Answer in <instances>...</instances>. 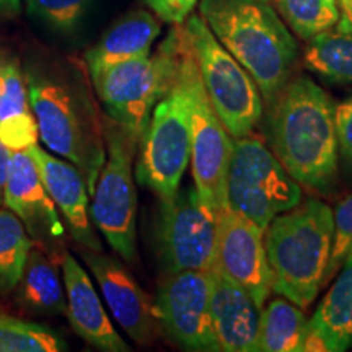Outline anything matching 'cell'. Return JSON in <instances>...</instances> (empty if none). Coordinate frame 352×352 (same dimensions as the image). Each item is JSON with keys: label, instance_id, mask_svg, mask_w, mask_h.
Returning a JSON list of instances; mask_svg holds the SVG:
<instances>
[{"label": "cell", "instance_id": "obj_1", "mask_svg": "<svg viewBox=\"0 0 352 352\" xmlns=\"http://www.w3.org/2000/svg\"><path fill=\"white\" fill-rule=\"evenodd\" d=\"M336 103L305 76L290 78L271 103V151L303 188L334 191L340 175Z\"/></svg>", "mask_w": 352, "mask_h": 352}, {"label": "cell", "instance_id": "obj_2", "mask_svg": "<svg viewBox=\"0 0 352 352\" xmlns=\"http://www.w3.org/2000/svg\"><path fill=\"white\" fill-rule=\"evenodd\" d=\"M199 15L271 104L298 60L296 39L271 0H201Z\"/></svg>", "mask_w": 352, "mask_h": 352}, {"label": "cell", "instance_id": "obj_3", "mask_svg": "<svg viewBox=\"0 0 352 352\" xmlns=\"http://www.w3.org/2000/svg\"><path fill=\"white\" fill-rule=\"evenodd\" d=\"M272 290L307 308L327 284L334 240V214L320 199L300 201L266 228Z\"/></svg>", "mask_w": 352, "mask_h": 352}, {"label": "cell", "instance_id": "obj_4", "mask_svg": "<svg viewBox=\"0 0 352 352\" xmlns=\"http://www.w3.org/2000/svg\"><path fill=\"white\" fill-rule=\"evenodd\" d=\"M26 85L39 139L77 166L91 196L107 160L103 120L91 95L83 87L43 74H30Z\"/></svg>", "mask_w": 352, "mask_h": 352}, {"label": "cell", "instance_id": "obj_5", "mask_svg": "<svg viewBox=\"0 0 352 352\" xmlns=\"http://www.w3.org/2000/svg\"><path fill=\"white\" fill-rule=\"evenodd\" d=\"M195 60L196 54L186 32L175 80L152 109L138 144L135 178L142 186L152 189L160 201L171 199L178 192L191 160L189 72Z\"/></svg>", "mask_w": 352, "mask_h": 352}, {"label": "cell", "instance_id": "obj_6", "mask_svg": "<svg viewBox=\"0 0 352 352\" xmlns=\"http://www.w3.org/2000/svg\"><path fill=\"white\" fill-rule=\"evenodd\" d=\"M184 41V23L173 25L155 54L124 60L90 76L107 116L138 142L152 109L175 80Z\"/></svg>", "mask_w": 352, "mask_h": 352}, {"label": "cell", "instance_id": "obj_7", "mask_svg": "<svg viewBox=\"0 0 352 352\" xmlns=\"http://www.w3.org/2000/svg\"><path fill=\"white\" fill-rule=\"evenodd\" d=\"M300 201L302 186L270 147L252 134L233 139L226 182L227 208L266 232L276 215Z\"/></svg>", "mask_w": 352, "mask_h": 352}, {"label": "cell", "instance_id": "obj_8", "mask_svg": "<svg viewBox=\"0 0 352 352\" xmlns=\"http://www.w3.org/2000/svg\"><path fill=\"white\" fill-rule=\"evenodd\" d=\"M104 126L107 160L91 192L90 217L108 245L127 263L138 261V191L132 158L135 140L108 118Z\"/></svg>", "mask_w": 352, "mask_h": 352}, {"label": "cell", "instance_id": "obj_9", "mask_svg": "<svg viewBox=\"0 0 352 352\" xmlns=\"http://www.w3.org/2000/svg\"><path fill=\"white\" fill-rule=\"evenodd\" d=\"M195 50L202 85L214 111L233 139L254 131L263 116L261 91L243 65L217 41L201 15L184 21Z\"/></svg>", "mask_w": 352, "mask_h": 352}, {"label": "cell", "instance_id": "obj_10", "mask_svg": "<svg viewBox=\"0 0 352 352\" xmlns=\"http://www.w3.org/2000/svg\"><path fill=\"white\" fill-rule=\"evenodd\" d=\"M217 214L195 184L179 188L171 199L160 201L157 246L165 272L206 271L214 266Z\"/></svg>", "mask_w": 352, "mask_h": 352}, {"label": "cell", "instance_id": "obj_11", "mask_svg": "<svg viewBox=\"0 0 352 352\" xmlns=\"http://www.w3.org/2000/svg\"><path fill=\"white\" fill-rule=\"evenodd\" d=\"M210 292V270L165 272L164 280L158 284L153 302L157 321L184 349L217 352Z\"/></svg>", "mask_w": 352, "mask_h": 352}, {"label": "cell", "instance_id": "obj_12", "mask_svg": "<svg viewBox=\"0 0 352 352\" xmlns=\"http://www.w3.org/2000/svg\"><path fill=\"white\" fill-rule=\"evenodd\" d=\"M189 124L191 164L195 186L215 212L226 206V182L233 138L210 104L202 85L197 59L189 72Z\"/></svg>", "mask_w": 352, "mask_h": 352}, {"label": "cell", "instance_id": "obj_13", "mask_svg": "<svg viewBox=\"0 0 352 352\" xmlns=\"http://www.w3.org/2000/svg\"><path fill=\"white\" fill-rule=\"evenodd\" d=\"M214 267L246 290L259 307H264L272 290V271L264 246V232L227 206L217 214Z\"/></svg>", "mask_w": 352, "mask_h": 352}, {"label": "cell", "instance_id": "obj_14", "mask_svg": "<svg viewBox=\"0 0 352 352\" xmlns=\"http://www.w3.org/2000/svg\"><path fill=\"white\" fill-rule=\"evenodd\" d=\"M3 204L21 220L33 243L60 263L65 227L36 165L25 151L12 152Z\"/></svg>", "mask_w": 352, "mask_h": 352}, {"label": "cell", "instance_id": "obj_15", "mask_svg": "<svg viewBox=\"0 0 352 352\" xmlns=\"http://www.w3.org/2000/svg\"><path fill=\"white\" fill-rule=\"evenodd\" d=\"M82 258L95 276L116 323L135 344H152L158 327L155 308L131 271L118 258L101 252L85 250Z\"/></svg>", "mask_w": 352, "mask_h": 352}, {"label": "cell", "instance_id": "obj_16", "mask_svg": "<svg viewBox=\"0 0 352 352\" xmlns=\"http://www.w3.org/2000/svg\"><path fill=\"white\" fill-rule=\"evenodd\" d=\"M25 152L32 157L56 208L63 214L72 239L90 252H101V241L90 217V201L85 179L76 165L43 151L38 144Z\"/></svg>", "mask_w": 352, "mask_h": 352}, {"label": "cell", "instance_id": "obj_17", "mask_svg": "<svg viewBox=\"0 0 352 352\" xmlns=\"http://www.w3.org/2000/svg\"><path fill=\"white\" fill-rule=\"evenodd\" d=\"M60 266L65 287V315L76 334L100 351L129 352L131 346L113 327L87 271L69 252H64Z\"/></svg>", "mask_w": 352, "mask_h": 352}, {"label": "cell", "instance_id": "obj_18", "mask_svg": "<svg viewBox=\"0 0 352 352\" xmlns=\"http://www.w3.org/2000/svg\"><path fill=\"white\" fill-rule=\"evenodd\" d=\"M210 315L217 352H256L263 308L212 266Z\"/></svg>", "mask_w": 352, "mask_h": 352}, {"label": "cell", "instance_id": "obj_19", "mask_svg": "<svg viewBox=\"0 0 352 352\" xmlns=\"http://www.w3.org/2000/svg\"><path fill=\"white\" fill-rule=\"evenodd\" d=\"M352 346V254L308 320L303 351L342 352Z\"/></svg>", "mask_w": 352, "mask_h": 352}, {"label": "cell", "instance_id": "obj_20", "mask_svg": "<svg viewBox=\"0 0 352 352\" xmlns=\"http://www.w3.org/2000/svg\"><path fill=\"white\" fill-rule=\"evenodd\" d=\"M36 118L19 59L0 51V142L12 152L38 144Z\"/></svg>", "mask_w": 352, "mask_h": 352}, {"label": "cell", "instance_id": "obj_21", "mask_svg": "<svg viewBox=\"0 0 352 352\" xmlns=\"http://www.w3.org/2000/svg\"><path fill=\"white\" fill-rule=\"evenodd\" d=\"M160 33V23L151 12L126 13L85 54L88 72L94 76L114 64L148 56Z\"/></svg>", "mask_w": 352, "mask_h": 352}, {"label": "cell", "instance_id": "obj_22", "mask_svg": "<svg viewBox=\"0 0 352 352\" xmlns=\"http://www.w3.org/2000/svg\"><path fill=\"white\" fill-rule=\"evenodd\" d=\"M57 261L39 248L32 246L23 274L16 285V297L25 310L41 316L65 314V290L57 271Z\"/></svg>", "mask_w": 352, "mask_h": 352}, {"label": "cell", "instance_id": "obj_23", "mask_svg": "<svg viewBox=\"0 0 352 352\" xmlns=\"http://www.w3.org/2000/svg\"><path fill=\"white\" fill-rule=\"evenodd\" d=\"M303 64L308 70L333 83H352V20L340 21L307 41Z\"/></svg>", "mask_w": 352, "mask_h": 352}, {"label": "cell", "instance_id": "obj_24", "mask_svg": "<svg viewBox=\"0 0 352 352\" xmlns=\"http://www.w3.org/2000/svg\"><path fill=\"white\" fill-rule=\"evenodd\" d=\"M308 320L296 303L276 298L263 307L256 352H303Z\"/></svg>", "mask_w": 352, "mask_h": 352}, {"label": "cell", "instance_id": "obj_25", "mask_svg": "<svg viewBox=\"0 0 352 352\" xmlns=\"http://www.w3.org/2000/svg\"><path fill=\"white\" fill-rule=\"evenodd\" d=\"M287 28L303 41L327 32L342 15L340 0H271Z\"/></svg>", "mask_w": 352, "mask_h": 352}, {"label": "cell", "instance_id": "obj_26", "mask_svg": "<svg viewBox=\"0 0 352 352\" xmlns=\"http://www.w3.org/2000/svg\"><path fill=\"white\" fill-rule=\"evenodd\" d=\"M32 246L21 220L10 209H0V296L16 289Z\"/></svg>", "mask_w": 352, "mask_h": 352}, {"label": "cell", "instance_id": "obj_27", "mask_svg": "<svg viewBox=\"0 0 352 352\" xmlns=\"http://www.w3.org/2000/svg\"><path fill=\"white\" fill-rule=\"evenodd\" d=\"M65 349V341L51 328L0 315V352H59Z\"/></svg>", "mask_w": 352, "mask_h": 352}, {"label": "cell", "instance_id": "obj_28", "mask_svg": "<svg viewBox=\"0 0 352 352\" xmlns=\"http://www.w3.org/2000/svg\"><path fill=\"white\" fill-rule=\"evenodd\" d=\"M30 16L59 34H72L85 21L95 0H23Z\"/></svg>", "mask_w": 352, "mask_h": 352}, {"label": "cell", "instance_id": "obj_29", "mask_svg": "<svg viewBox=\"0 0 352 352\" xmlns=\"http://www.w3.org/2000/svg\"><path fill=\"white\" fill-rule=\"evenodd\" d=\"M334 214V240L328 266L327 283L340 271L342 263L352 254V196L342 199Z\"/></svg>", "mask_w": 352, "mask_h": 352}, {"label": "cell", "instance_id": "obj_30", "mask_svg": "<svg viewBox=\"0 0 352 352\" xmlns=\"http://www.w3.org/2000/svg\"><path fill=\"white\" fill-rule=\"evenodd\" d=\"M334 124H336L340 160L344 166L352 170V91L346 96V100L336 104Z\"/></svg>", "mask_w": 352, "mask_h": 352}, {"label": "cell", "instance_id": "obj_31", "mask_svg": "<svg viewBox=\"0 0 352 352\" xmlns=\"http://www.w3.org/2000/svg\"><path fill=\"white\" fill-rule=\"evenodd\" d=\"M199 0H145L160 20L171 25H182L192 13Z\"/></svg>", "mask_w": 352, "mask_h": 352}, {"label": "cell", "instance_id": "obj_32", "mask_svg": "<svg viewBox=\"0 0 352 352\" xmlns=\"http://www.w3.org/2000/svg\"><path fill=\"white\" fill-rule=\"evenodd\" d=\"M12 151L0 142V204L3 202V191H6L8 166H10Z\"/></svg>", "mask_w": 352, "mask_h": 352}, {"label": "cell", "instance_id": "obj_33", "mask_svg": "<svg viewBox=\"0 0 352 352\" xmlns=\"http://www.w3.org/2000/svg\"><path fill=\"white\" fill-rule=\"evenodd\" d=\"M20 7V0H0V10L16 12Z\"/></svg>", "mask_w": 352, "mask_h": 352}, {"label": "cell", "instance_id": "obj_34", "mask_svg": "<svg viewBox=\"0 0 352 352\" xmlns=\"http://www.w3.org/2000/svg\"><path fill=\"white\" fill-rule=\"evenodd\" d=\"M340 6H341L342 15H347V13H349V0H340Z\"/></svg>", "mask_w": 352, "mask_h": 352}, {"label": "cell", "instance_id": "obj_35", "mask_svg": "<svg viewBox=\"0 0 352 352\" xmlns=\"http://www.w3.org/2000/svg\"><path fill=\"white\" fill-rule=\"evenodd\" d=\"M344 16H347V19L352 20V0H349V13H347V15H344Z\"/></svg>", "mask_w": 352, "mask_h": 352}]
</instances>
